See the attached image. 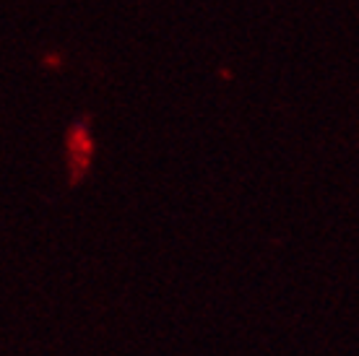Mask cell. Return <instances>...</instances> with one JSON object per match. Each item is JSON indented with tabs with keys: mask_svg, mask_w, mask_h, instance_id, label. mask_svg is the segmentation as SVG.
<instances>
[{
	"mask_svg": "<svg viewBox=\"0 0 359 356\" xmlns=\"http://www.w3.org/2000/svg\"><path fill=\"white\" fill-rule=\"evenodd\" d=\"M91 151H94V143H91L89 130L81 123L73 125L68 130V159L73 164V177H81V172L89 167Z\"/></svg>",
	"mask_w": 359,
	"mask_h": 356,
	"instance_id": "1",
	"label": "cell"
}]
</instances>
